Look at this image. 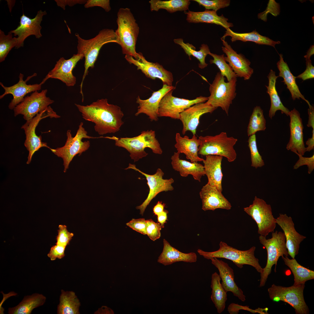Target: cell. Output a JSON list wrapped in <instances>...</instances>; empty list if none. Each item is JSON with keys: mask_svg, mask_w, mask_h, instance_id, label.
I'll use <instances>...</instances> for the list:
<instances>
[{"mask_svg": "<svg viewBox=\"0 0 314 314\" xmlns=\"http://www.w3.org/2000/svg\"><path fill=\"white\" fill-rule=\"evenodd\" d=\"M75 104L83 119L95 124L94 130L99 135L115 133L124 124L121 108L109 104L106 99H98L85 106Z\"/></svg>", "mask_w": 314, "mask_h": 314, "instance_id": "cell-1", "label": "cell"}, {"mask_svg": "<svg viewBox=\"0 0 314 314\" xmlns=\"http://www.w3.org/2000/svg\"><path fill=\"white\" fill-rule=\"evenodd\" d=\"M117 28L115 31L117 44L121 47L123 54L138 60L140 52L136 51V44L139 27L128 8H121L117 13Z\"/></svg>", "mask_w": 314, "mask_h": 314, "instance_id": "cell-2", "label": "cell"}, {"mask_svg": "<svg viewBox=\"0 0 314 314\" xmlns=\"http://www.w3.org/2000/svg\"><path fill=\"white\" fill-rule=\"evenodd\" d=\"M75 35L78 42L77 53L85 58V70L80 85V93L83 95L82 88L83 81L88 74L89 69L94 67L101 49L106 44L117 43V42L115 31L110 29H103L94 37L89 40L82 38L77 33Z\"/></svg>", "mask_w": 314, "mask_h": 314, "instance_id": "cell-3", "label": "cell"}, {"mask_svg": "<svg viewBox=\"0 0 314 314\" xmlns=\"http://www.w3.org/2000/svg\"><path fill=\"white\" fill-rule=\"evenodd\" d=\"M106 138L114 140L116 146L126 149L130 154V156L134 162L146 156L144 150L146 148L151 149L156 154H161L163 152L160 144L156 138L155 131H143L138 136L132 138H118L114 136L106 137Z\"/></svg>", "mask_w": 314, "mask_h": 314, "instance_id": "cell-4", "label": "cell"}, {"mask_svg": "<svg viewBox=\"0 0 314 314\" xmlns=\"http://www.w3.org/2000/svg\"><path fill=\"white\" fill-rule=\"evenodd\" d=\"M218 250L214 251L207 252L199 249L197 251L200 255L207 259L215 257L224 258L231 261L240 268H242L244 265H247L253 267L260 273L262 272L263 268L260 265L258 259L255 256V246L247 250H240L221 241Z\"/></svg>", "mask_w": 314, "mask_h": 314, "instance_id": "cell-5", "label": "cell"}, {"mask_svg": "<svg viewBox=\"0 0 314 314\" xmlns=\"http://www.w3.org/2000/svg\"><path fill=\"white\" fill-rule=\"evenodd\" d=\"M198 138L201 142L198 154L224 157L230 162L236 159L237 154L234 147L238 139L233 137L228 136L226 132H222L214 136H201Z\"/></svg>", "mask_w": 314, "mask_h": 314, "instance_id": "cell-6", "label": "cell"}, {"mask_svg": "<svg viewBox=\"0 0 314 314\" xmlns=\"http://www.w3.org/2000/svg\"><path fill=\"white\" fill-rule=\"evenodd\" d=\"M261 243L266 249L267 260L266 265L260 273V287L264 286L271 273L272 266L275 265V271L278 261L280 256H288L286 246V238L283 232L276 231L272 233V238L267 239L266 237L260 235Z\"/></svg>", "mask_w": 314, "mask_h": 314, "instance_id": "cell-7", "label": "cell"}, {"mask_svg": "<svg viewBox=\"0 0 314 314\" xmlns=\"http://www.w3.org/2000/svg\"><path fill=\"white\" fill-rule=\"evenodd\" d=\"M237 77L232 78L227 82L220 72L217 73L214 79L210 84V96L206 102L208 104L217 108L220 107L228 115L230 105L235 98L236 93Z\"/></svg>", "mask_w": 314, "mask_h": 314, "instance_id": "cell-8", "label": "cell"}, {"mask_svg": "<svg viewBox=\"0 0 314 314\" xmlns=\"http://www.w3.org/2000/svg\"><path fill=\"white\" fill-rule=\"evenodd\" d=\"M83 123L81 122L78 126L77 133L73 137L70 130L67 132V139L64 146L55 149L51 148L50 150L57 156L62 158L64 166V172H65L74 157L76 155H80L83 152L87 150L90 147L89 141L83 142L84 138H94L87 135V132L83 127Z\"/></svg>", "mask_w": 314, "mask_h": 314, "instance_id": "cell-9", "label": "cell"}, {"mask_svg": "<svg viewBox=\"0 0 314 314\" xmlns=\"http://www.w3.org/2000/svg\"><path fill=\"white\" fill-rule=\"evenodd\" d=\"M305 287L304 284L288 287L273 284L267 291L270 298L273 301L287 303L295 309L296 314H308L309 310L304 296Z\"/></svg>", "mask_w": 314, "mask_h": 314, "instance_id": "cell-10", "label": "cell"}, {"mask_svg": "<svg viewBox=\"0 0 314 314\" xmlns=\"http://www.w3.org/2000/svg\"><path fill=\"white\" fill-rule=\"evenodd\" d=\"M244 211L256 222L258 233L265 237L274 232L276 223L271 205L263 199L255 196L252 204L244 208Z\"/></svg>", "mask_w": 314, "mask_h": 314, "instance_id": "cell-11", "label": "cell"}, {"mask_svg": "<svg viewBox=\"0 0 314 314\" xmlns=\"http://www.w3.org/2000/svg\"><path fill=\"white\" fill-rule=\"evenodd\" d=\"M49 117L56 118L60 117L53 109L49 106V108L37 114L31 120L26 121L21 128L24 131L26 135V140L24 145L28 151L26 164H29L35 153L42 147H47L50 149L46 142L42 141L41 136H38L35 132V129L39 122L42 119Z\"/></svg>", "mask_w": 314, "mask_h": 314, "instance_id": "cell-12", "label": "cell"}, {"mask_svg": "<svg viewBox=\"0 0 314 314\" xmlns=\"http://www.w3.org/2000/svg\"><path fill=\"white\" fill-rule=\"evenodd\" d=\"M47 90L33 92L30 96L25 97L24 100L14 109L15 116L21 114L26 121H28L38 113L48 109L49 106L54 101L46 96Z\"/></svg>", "mask_w": 314, "mask_h": 314, "instance_id": "cell-13", "label": "cell"}, {"mask_svg": "<svg viewBox=\"0 0 314 314\" xmlns=\"http://www.w3.org/2000/svg\"><path fill=\"white\" fill-rule=\"evenodd\" d=\"M172 90L167 93L161 99L158 109L159 117H168L179 119L181 113L187 108L198 103L204 102L208 97L200 96L192 100L173 96Z\"/></svg>", "mask_w": 314, "mask_h": 314, "instance_id": "cell-14", "label": "cell"}, {"mask_svg": "<svg viewBox=\"0 0 314 314\" xmlns=\"http://www.w3.org/2000/svg\"><path fill=\"white\" fill-rule=\"evenodd\" d=\"M130 169L138 171L144 176L149 188V192L146 199L141 205L136 207L137 209L140 210V213L142 215L147 206L158 194L162 192L171 191L174 190L172 184L174 181L172 178L163 179L164 173L160 168L157 169L156 173L152 175L144 173L137 168L134 164L129 163L128 167L125 169Z\"/></svg>", "mask_w": 314, "mask_h": 314, "instance_id": "cell-15", "label": "cell"}, {"mask_svg": "<svg viewBox=\"0 0 314 314\" xmlns=\"http://www.w3.org/2000/svg\"><path fill=\"white\" fill-rule=\"evenodd\" d=\"M125 58L130 64L136 66L137 69L140 70L148 78L152 79L158 78L162 81L163 85L172 86L173 81L172 73L158 63L147 61L141 53L140 52V56L138 60L126 55H125Z\"/></svg>", "mask_w": 314, "mask_h": 314, "instance_id": "cell-16", "label": "cell"}, {"mask_svg": "<svg viewBox=\"0 0 314 314\" xmlns=\"http://www.w3.org/2000/svg\"><path fill=\"white\" fill-rule=\"evenodd\" d=\"M46 14V11H42L40 10L34 18L31 19L23 13L20 17L19 24L17 28L9 32L14 33V36H18L15 48L23 47L25 40L30 35H34L37 38L42 36L40 31L42 27L40 24L43 16Z\"/></svg>", "mask_w": 314, "mask_h": 314, "instance_id": "cell-17", "label": "cell"}, {"mask_svg": "<svg viewBox=\"0 0 314 314\" xmlns=\"http://www.w3.org/2000/svg\"><path fill=\"white\" fill-rule=\"evenodd\" d=\"M83 57V55L77 53L68 59L60 58L44 78L46 80L49 78L58 79L67 86H74L76 83V78L72 74V70L77 63Z\"/></svg>", "mask_w": 314, "mask_h": 314, "instance_id": "cell-18", "label": "cell"}, {"mask_svg": "<svg viewBox=\"0 0 314 314\" xmlns=\"http://www.w3.org/2000/svg\"><path fill=\"white\" fill-rule=\"evenodd\" d=\"M36 74L34 73L31 76H28L25 81L23 80L24 75L20 73L19 76V81L16 84L10 87L5 86L3 84L0 83V85L5 90L4 92L0 96V99L3 98L6 95L10 94L13 96V98L8 105L9 109H14V108L24 100L25 95L31 92H34L40 90L42 85L46 81L44 79L39 84L28 85L26 82L31 78L35 76Z\"/></svg>", "mask_w": 314, "mask_h": 314, "instance_id": "cell-19", "label": "cell"}, {"mask_svg": "<svg viewBox=\"0 0 314 314\" xmlns=\"http://www.w3.org/2000/svg\"><path fill=\"white\" fill-rule=\"evenodd\" d=\"M276 222L283 231L288 255L292 258H295L299 253L300 243L306 237L297 232L292 218L286 214H279Z\"/></svg>", "mask_w": 314, "mask_h": 314, "instance_id": "cell-20", "label": "cell"}, {"mask_svg": "<svg viewBox=\"0 0 314 314\" xmlns=\"http://www.w3.org/2000/svg\"><path fill=\"white\" fill-rule=\"evenodd\" d=\"M288 116L290 118V137L287 144L286 149L303 156L306 152V150L303 140L304 126L300 114L294 108L290 111Z\"/></svg>", "mask_w": 314, "mask_h": 314, "instance_id": "cell-21", "label": "cell"}, {"mask_svg": "<svg viewBox=\"0 0 314 314\" xmlns=\"http://www.w3.org/2000/svg\"><path fill=\"white\" fill-rule=\"evenodd\" d=\"M216 109L206 102L197 103L185 109L181 113L179 119L183 124L182 134L190 131L195 135L201 116L211 113Z\"/></svg>", "mask_w": 314, "mask_h": 314, "instance_id": "cell-22", "label": "cell"}, {"mask_svg": "<svg viewBox=\"0 0 314 314\" xmlns=\"http://www.w3.org/2000/svg\"><path fill=\"white\" fill-rule=\"evenodd\" d=\"M221 40L224 46L222 47V50L226 55L224 56L226 61L229 63L237 77H243L245 80L249 79L254 72L250 66V61L242 54L237 53L224 40Z\"/></svg>", "mask_w": 314, "mask_h": 314, "instance_id": "cell-23", "label": "cell"}, {"mask_svg": "<svg viewBox=\"0 0 314 314\" xmlns=\"http://www.w3.org/2000/svg\"><path fill=\"white\" fill-rule=\"evenodd\" d=\"M175 88V87L173 86L163 85L161 89L154 92L148 99L142 100L138 96L136 98V102L139 104V106L135 116L144 113L149 117L151 121H157L159 117V104L161 99L167 93Z\"/></svg>", "mask_w": 314, "mask_h": 314, "instance_id": "cell-24", "label": "cell"}, {"mask_svg": "<svg viewBox=\"0 0 314 314\" xmlns=\"http://www.w3.org/2000/svg\"><path fill=\"white\" fill-rule=\"evenodd\" d=\"M199 195L202 201V209L204 211L214 210L217 208L229 210L231 208V203L222 192L208 183L202 187Z\"/></svg>", "mask_w": 314, "mask_h": 314, "instance_id": "cell-25", "label": "cell"}, {"mask_svg": "<svg viewBox=\"0 0 314 314\" xmlns=\"http://www.w3.org/2000/svg\"><path fill=\"white\" fill-rule=\"evenodd\" d=\"M212 263L218 270L219 276L222 281L221 283L224 290L227 292H231L233 295L242 301L246 300V297L242 290L237 285L234 281L233 270L229 264L216 258L210 259Z\"/></svg>", "mask_w": 314, "mask_h": 314, "instance_id": "cell-26", "label": "cell"}, {"mask_svg": "<svg viewBox=\"0 0 314 314\" xmlns=\"http://www.w3.org/2000/svg\"><path fill=\"white\" fill-rule=\"evenodd\" d=\"M203 161L205 175L210 185L215 186L220 191H222V181L223 174L221 164L223 157L215 155L205 156Z\"/></svg>", "mask_w": 314, "mask_h": 314, "instance_id": "cell-27", "label": "cell"}, {"mask_svg": "<svg viewBox=\"0 0 314 314\" xmlns=\"http://www.w3.org/2000/svg\"><path fill=\"white\" fill-rule=\"evenodd\" d=\"M175 140L174 147L177 152L184 154L186 158L190 160L191 162L203 161L204 160L198 156L199 147L201 142L195 135H193L190 139L186 135L182 137L179 133H177L176 134Z\"/></svg>", "mask_w": 314, "mask_h": 314, "instance_id": "cell-28", "label": "cell"}, {"mask_svg": "<svg viewBox=\"0 0 314 314\" xmlns=\"http://www.w3.org/2000/svg\"><path fill=\"white\" fill-rule=\"evenodd\" d=\"M163 243L162 252L158 259V263L167 266L181 261L190 263L196 262L197 256L195 253L182 252L172 247L165 239H163Z\"/></svg>", "mask_w": 314, "mask_h": 314, "instance_id": "cell-29", "label": "cell"}, {"mask_svg": "<svg viewBox=\"0 0 314 314\" xmlns=\"http://www.w3.org/2000/svg\"><path fill=\"white\" fill-rule=\"evenodd\" d=\"M180 154L177 152H174L171 157L173 168L179 172L183 177L191 175L195 180L200 182L201 177L205 175L204 166L197 162L192 163L181 159Z\"/></svg>", "mask_w": 314, "mask_h": 314, "instance_id": "cell-30", "label": "cell"}, {"mask_svg": "<svg viewBox=\"0 0 314 314\" xmlns=\"http://www.w3.org/2000/svg\"><path fill=\"white\" fill-rule=\"evenodd\" d=\"M187 15L186 20L190 23H206L220 25L226 29L233 27L232 23L227 22L228 19L223 15L218 16L217 11L206 10L203 12L184 11Z\"/></svg>", "mask_w": 314, "mask_h": 314, "instance_id": "cell-31", "label": "cell"}, {"mask_svg": "<svg viewBox=\"0 0 314 314\" xmlns=\"http://www.w3.org/2000/svg\"><path fill=\"white\" fill-rule=\"evenodd\" d=\"M279 55L280 60L276 64L279 72L278 77H282L283 78V82L286 85L287 88L290 92L293 100H295L296 98L300 99L301 98L306 101L309 107H310L312 105L300 91L296 82V76H293L291 73L288 64L284 61L283 55L280 54Z\"/></svg>", "mask_w": 314, "mask_h": 314, "instance_id": "cell-32", "label": "cell"}, {"mask_svg": "<svg viewBox=\"0 0 314 314\" xmlns=\"http://www.w3.org/2000/svg\"><path fill=\"white\" fill-rule=\"evenodd\" d=\"M46 297L42 294L35 293L24 297L17 306L8 308L9 314H30L35 308L44 304Z\"/></svg>", "mask_w": 314, "mask_h": 314, "instance_id": "cell-33", "label": "cell"}, {"mask_svg": "<svg viewBox=\"0 0 314 314\" xmlns=\"http://www.w3.org/2000/svg\"><path fill=\"white\" fill-rule=\"evenodd\" d=\"M267 77L269 80L268 85L265 86L267 89V92L270 96L271 101L269 117L272 119L278 110H280L282 114H285L288 116L290 111L282 103L276 89V80L278 76L276 75L274 71L271 69Z\"/></svg>", "mask_w": 314, "mask_h": 314, "instance_id": "cell-34", "label": "cell"}, {"mask_svg": "<svg viewBox=\"0 0 314 314\" xmlns=\"http://www.w3.org/2000/svg\"><path fill=\"white\" fill-rule=\"evenodd\" d=\"M226 30L225 33L221 38V39L224 40L226 37L229 36L231 37L232 42L237 40L244 42L251 41L259 44L270 46L274 48L276 44L280 43L279 41H274L268 37L261 35L256 30L249 33H239L233 32L230 28Z\"/></svg>", "mask_w": 314, "mask_h": 314, "instance_id": "cell-35", "label": "cell"}, {"mask_svg": "<svg viewBox=\"0 0 314 314\" xmlns=\"http://www.w3.org/2000/svg\"><path fill=\"white\" fill-rule=\"evenodd\" d=\"M221 278L216 272L211 276V288L212 289L211 299L219 313L224 310L227 300V292L223 288L221 283Z\"/></svg>", "mask_w": 314, "mask_h": 314, "instance_id": "cell-36", "label": "cell"}, {"mask_svg": "<svg viewBox=\"0 0 314 314\" xmlns=\"http://www.w3.org/2000/svg\"><path fill=\"white\" fill-rule=\"evenodd\" d=\"M80 303L75 292L61 290L59 303L57 306L58 314H79Z\"/></svg>", "mask_w": 314, "mask_h": 314, "instance_id": "cell-37", "label": "cell"}, {"mask_svg": "<svg viewBox=\"0 0 314 314\" xmlns=\"http://www.w3.org/2000/svg\"><path fill=\"white\" fill-rule=\"evenodd\" d=\"M281 257L285 264L290 268L293 274L294 285L305 284L307 281L314 279V271L300 265L295 258L290 259L284 256Z\"/></svg>", "mask_w": 314, "mask_h": 314, "instance_id": "cell-38", "label": "cell"}, {"mask_svg": "<svg viewBox=\"0 0 314 314\" xmlns=\"http://www.w3.org/2000/svg\"><path fill=\"white\" fill-rule=\"evenodd\" d=\"M149 3L152 11H157L160 9H163L171 13L177 11H186L188 9L190 3L188 0H151Z\"/></svg>", "mask_w": 314, "mask_h": 314, "instance_id": "cell-39", "label": "cell"}, {"mask_svg": "<svg viewBox=\"0 0 314 314\" xmlns=\"http://www.w3.org/2000/svg\"><path fill=\"white\" fill-rule=\"evenodd\" d=\"M176 44L180 45L183 49L186 54L188 55L190 60V56H192L196 58L199 61V67L201 69L206 67L208 64L206 63L205 59L206 56L210 52L208 46L206 44H202L200 48V50L197 51L196 48L189 43H185L182 38L175 39L174 40Z\"/></svg>", "mask_w": 314, "mask_h": 314, "instance_id": "cell-40", "label": "cell"}, {"mask_svg": "<svg viewBox=\"0 0 314 314\" xmlns=\"http://www.w3.org/2000/svg\"><path fill=\"white\" fill-rule=\"evenodd\" d=\"M266 124L263 110L260 106H255L250 118L247 127L248 136L249 137L257 131H265L266 129Z\"/></svg>", "mask_w": 314, "mask_h": 314, "instance_id": "cell-41", "label": "cell"}, {"mask_svg": "<svg viewBox=\"0 0 314 314\" xmlns=\"http://www.w3.org/2000/svg\"><path fill=\"white\" fill-rule=\"evenodd\" d=\"M208 54L213 58L210 60V64H214L220 70L221 74L225 76L228 81L233 78L237 77L236 75L229 64L226 63L224 54L219 55L210 52Z\"/></svg>", "mask_w": 314, "mask_h": 314, "instance_id": "cell-42", "label": "cell"}, {"mask_svg": "<svg viewBox=\"0 0 314 314\" xmlns=\"http://www.w3.org/2000/svg\"><path fill=\"white\" fill-rule=\"evenodd\" d=\"M17 44V38L13 37L12 33H8L5 35L0 30V62L4 61L11 49L16 47Z\"/></svg>", "mask_w": 314, "mask_h": 314, "instance_id": "cell-43", "label": "cell"}, {"mask_svg": "<svg viewBox=\"0 0 314 314\" xmlns=\"http://www.w3.org/2000/svg\"><path fill=\"white\" fill-rule=\"evenodd\" d=\"M248 142L251 154V166L256 169L264 166V162L258 149L255 134L249 136Z\"/></svg>", "mask_w": 314, "mask_h": 314, "instance_id": "cell-44", "label": "cell"}, {"mask_svg": "<svg viewBox=\"0 0 314 314\" xmlns=\"http://www.w3.org/2000/svg\"><path fill=\"white\" fill-rule=\"evenodd\" d=\"M198 3L200 5L205 8L206 10L212 9L217 11L218 10L228 6L230 1L229 0H193Z\"/></svg>", "mask_w": 314, "mask_h": 314, "instance_id": "cell-45", "label": "cell"}, {"mask_svg": "<svg viewBox=\"0 0 314 314\" xmlns=\"http://www.w3.org/2000/svg\"><path fill=\"white\" fill-rule=\"evenodd\" d=\"M58 230V235L56 237V244L60 245L66 247L74 236V234L69 232L65 225H59Z\"/></svg>", "mask_w": 314, "mask_h": 314, "instance_id": "cell-46", "label": "cell"}, {"mask_svg": "<svg viewBox=\"0 0 314 314\" xmlns=\"http://www.w3.org/2000/svg\"><path fill=\"white\" fill-rule=\"evenodd\" d=\"M147 235L152 240L155 241L160 237L162 228L159 223H156L152 219L146 220Z\"/></svg>", "mask_w": 314, "mask_h": 314, "instance_id": "cell-47", "label": "cell"}, {"mask_svg": "<svg viewBox=\"0 0 314 314\" xmlns=\"http://www.w3.org/2000/svg\"><path fill=\"white\" fill-rule=\"evenodd\" d=\"M299 157V159L294 166V169H297L304 165H307L308 173L311 174L314 169V154L311 157H306L297 153H295Z\"/></svg>", "mask_w": 314, "mask_h": 314, "instance_id": "cell-48", "label": "cell"}, {"mask_svg": "<svg viewBox=\"0 0 314 314\" xmlns=\"http://www.w3.org/2000/svg\"><path fill=\"white\" fill-rule=\"evenodd\" d=\"M126 225L133 230L142 234H147L146 221L144 218L132 219Z\"/></svg>", "mask_w": 314, "mask_h": 314, "instance_id": "cell-49", "label": "cell"}, {"mask_svg": "<svg viewBox=\"0 0 314 314\" xmlns=\"http://www.w3.org/2000/svg\"><path fill=\"white\" fill-rule=\"evenodd\" d=\"M66 247L57 244L52 246L47 254V256L51 261L56 258L60 259L65 256V251Z\"/></svg>", "mask_w": 314, "mask_h": 314, "instance_id": "cell-50", "label": "cell"}, {"mask_svg": "<svg viewBox=\"0 0 314 314\" xmlns=\"http://www.w3.org/2000/svg\"><path fill=\"white\" fill-rule=\"evenodd\" d=\"M99 6L108 12L111 10L110 2L109 0H88L84 5L85 8Z\"/></svg>", "mask_w": 314, "mask_h": 314, "instance_id": "cell-51", "label": "cell"}, {"mask_svg": "<svg viewBox=\"0 0 314 314\" xmlns=\"http://www.w3.org/2000/svg\"><path fill=\"white\" fill-rule=\"evenodd\" d=\"M306 69L305 71L296 76V78H301L303 81L314 78V67L310 59L306 58Z\"/></svg>", "mask_w": 314, "mask_h": 314, "instance_id": "cell-52", "label": "cell"}, {"mask_svg": "<svg viewBox=\"0 0 314 314\" xmlns=\"http://www.w3.org/2000/svg\"><path fill=\"white\" fill-rule=\"evenodd\" d=\"M240 309L245 310L253 313H257L261 314L260 308L253 310L249 308V306H242L234 303L231 304L228 307V311L231 314H238Z\"/></svg>", "mask_w": 314, "mask_h": 314, "instance_id": "cell-53", "label": "cell"}, {"mask_svg": "<svg viewBox=\"0 0 314 314\" xmlns=\"http://www.w3.org/2000/svg\"><path fill=\"white\" fill-rule=\"evenodd\" d=\"M55 1L56 2L58 6L60 7L64 10H65V6L66 5L72 6L77 4H85L87 0H55Z\"/></svg>", "mask_w": 314, "mask_h": 314, "instance_id": "cell-54", "label": "cell"}, {"mask_svg": "<svg viewBox=\"0 0 314 314\" xmlns=\"http://www.w3.org/2000/svg\"><path fill=\"white\" fill-rule=\"evenodd\" d=\"M308 121L307 126L308 127H311L313 129H314V108L313 106L308 109Z\"/></svg>", "mask_w": 314, "mask_h": 314, "instance_id": "cell-55", "label": "cell"}, {"mask_svg": "<svg viewBox=\"0 0 314 314\" xmlns=\"http://www.w3.org/2000/svg\"><path fill=\"white\" fill-rule=\"evenodd\" d=\"M168 212L166 210H164L157 215L158 221L161 225L162 228L164 227V224L167 220V214Z\"/></svg>", "mask_w": 314, "mask_h": 314, "instance_id": "cell-56", "label": "cell"}, {"mask_svg": "<svg viewBox=\"0 0 314 314\" xmlns=\"http://www.w3.org/2000/svg\"><path fill=\"white\" fill-rule=\"evenodd\" d=\"M165 204L162 201H158L153 208V213L155 215H158L164 210Z\"/></svg>", "mask_w": 314, "mask_h": 314, "instance_id": "cell-57", "label": "cell"}, {"mask_svg": "<svg viewBox=\"0 0 314 314\" xmlns=\"http://www.w3.org/2000/svg\"><path fill=\"white\" fill-rule=\"evenodd\" d=\"M312 137L309 138L306 142L307 147H306V151L310 152L314 148V129L312 131Z\"/></svg>", "mask_w": 314, "mask_h": 314, "instance_id": "cell-58", "label": "cell"}, {"mask_svg": "<svg viewBox=\"0 0 314 314\" xmlns=\"http://www.w3.org/2000/svg\"><path fill=\"white\" fill-rule=\"evenodd\" d=\"M314 45L311 46L307 52L306 54L304 56L305 58L310 59L311 56L314 53Z\"/></svg>", "mask_w": 314, "mask_h": 314, "instance_id": "cell-59", "label": "cell"}]
</instances>
